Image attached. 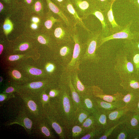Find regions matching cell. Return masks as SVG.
<instances>
[{
    "label": "cell",
    "instance_id": "1",
    "mask_svg": "<svg viewBox=\"0 0 139 139\" xmlns=\"http://www.w3.org/2000/svg\"><path fill=\"white\" fill-rule=\"evenodd\" d=\"M58 86L60 90L59 95L50 100L46 109L56 117L67 131L74 124L76 110L67 84L60 80Z\"/></svg>",
    "mask_w": 139,
    "mask_h": 139
},
{
    "label": "cell",
    "instance_id": "2",
    "mask_svg": "<svg viewBox=\"0 0 139 139\" xmlns=\"http://www.w3.org/2000/svg\"><path fill=\"white\" fill-rule=\"evenodd\" d=\"M72 36L74 43L72 57L69 63L63 67L62 72H71L76 71H79V65L85 52L86 44L81 41L76 27L72 29Z\"/></svg>",
    "mask_w": 139,
    "mask_h": 139
},
{
    "label": "cell",
    "instance_id": "3",
    "mask_svg": "<svg viewBox=\"0 0 139 139\" xmlns=\"http://www.w3.org/2000/svg\"><path fill=\"white\" fill-rule=\"evenodd\" d=\"M101 35V31L100 30L89 32L88 39L85 43V52L82 62L88 61L95 64L99 62L100 58L96 51L98 49L99 40Z\"/></svg>",
    "mask_w": 139,
    "mask_h": 139
},
{
    "label": "cell",
    "instance_id": "4",
    "mask_svg": "<svg viewBox=\"0 0 139 139\" xmlns=\"http://www.w3.org/2000/svg\"><path fill=\"white\" fill-rule=\"evenodd\" d=\"M115 60L114 70L120 79L135 75L133 65L128 59L127 53L124 49L121 50L116 54Z\"/></svg>",
    "mask_w": 139,
    "mask_h": 139
},
{
    "label": "cell",
    "instance_id": "5",
    "mask_svg": "<svg viewBox=\"0 0 139 139\" xmlns=\"http://www.w3.org/2000/svg\"><path fill=\"white\" fill-rule=\"evenodd\" d=\"M72 29L63 22H57L54 25L50 35L56 45H59L73 41L71 34Z\"/></svg>",
    "mask_w": 139,
    "mask_h": 139
},
{
    "label": "cell",
    "instance_id": "6",
    "mask_svg": "<svg viewBox=\"0 0 139 139\" xmlns=\"http://www.w3.org/2000/svg\"><path fill=\"white\" fill-rule=\"evenodd\" d=\"M132 23V21H131L124 26L121 30L108 36L101 37L100 36L99 40L98 49L106 42L112 39H123L133 41L139 40V32H132L131 30Z\"/></svg>",
    "mask_w": 139,
    "mask_h": 139
},
{
    "label": "cell",
    "instance_id": "7",
    "mask_svg": "<svg viewBox=\"0 0 139 139\" xmlns=\"http://www.w3.org/2000/svg\"><path fill=\"white\" fill-rule=\"evenodd\" d=\"M74 45L73 41L57 45L56 48L58 59L63 67L66 66L71 61Z\"/></svg>",
    "mask_w": 139,
    "mask_h": 139
},
{
    "label": "cell",
    "instance_id": "8",
    "mask_svg": "<svg viewBox=\"0 0 139 139\" xmlns=\"http://www.w3.org/2000/svg\"><path fill=\"white\" fill-rule=\"evenodd\" d=\"M80 17L86 19L92 14L95 5L91 0H70Z\"/></svg>",
    "mask_w": 139,
    "mask_h": 139
},
{
    "label": "cell",
    "instance_id": "9",
    "mask_svg": "<svg viewBox=\"0 0 139 139\" xmlns=\"http://www.w3.org/2000/svg\"><path fill=\"white\" fill-rule=\"evenodd\" d=\"M60 80L65 82L69 87L71 98L76 111L82 108L81 98L76 91L72 82L71 73L62 72Z\"/></svg>",
    "mask_w": 139,
    "mask_h": 139
},
{
    "label": "cell",
    "instance_id": "10",
    "mask_svg": "<svg viewBox=\"0 0 139 139\" xmlns=\"http://www.w3.org/2000/svg\"><path fill=\"white\" fill-rule=\"evenodd\" d=\"M45 113V119L54 130L60 138H66V130L65 127L50 111L46 110Z\"/></svg>",
    "mask_w": 139,
    "mask_h": 139
},
{
    "label": "cell",
    "instance_id": "11",
    "mask_svg": "<svg viewBox=\"0 0 139 139\" xmlns=\"http://www.w3.org/2000/svg\"><path fill=\"white\" fill-rule=\"evenodd\" d=\"M91 89L92 93L95 97L107 102L122 100L124 96L122 93L119 92L113 94H108L105 93L100 87L96 85L91 86Z\"/></svg>",
    "mask_w": 139,
    "mask_h": 139
},
{
    "label": "cell",
    "instance_id": "12",
    "mask_svg": "<svg viewBox=\"0 0 139 139\" xmlns=\"http://www.w3.org/2000/svg\"><path fill=\"white\" fill-rule=\"evenodd\" d=\"M119 85L125 91L139 93V78L135 74L120 78Z\"/></svg>",
    "mask_w": 139,
    "mask_h": 139
},
{
    "label": "cell",
    "instance_id": "13",
    "mask_svg": "<svg viewBox=\"0 0 139 139\" xmlns=\"http://www.w3.org/2000/svg\"><path fill=\"white\" fill-rule=\"evenodd\" d=\"M46 0L48 10L51 11L61 18L65 25L71 29L76 27V25L63 10L50 0Z\"/></svg>",
    "mask_w": 139,
    "mask_h": 139
},
{
    "label": "cell",
    "instance_id": "14",
    "mask_svg": "<svg viewBox=\"0 0 139 139\" xmlns=\"http://www.w3.org/2000/svg\"><path fill=\"white\" fill-rule=\"evenodd\" d=\"M56 15L48 10L42 18L40 32L50 35V32L55 23L63 22L60 18H57Z\"/></svg>",
    "mask_w": 139,
    "mask_h": 139
},
{
    "label": "cell",
    "instance_id": "15",
    "mask_svg": "<svg viewBox=\"0 0 139 139\" xmlns=\"http://www.w3.org/2000/svg\"><path fill=\"white\" fill-rule=\"evenodd\" d=\"M130 111L129 109L125 106L108 111V120L110 127L124 120L126 115Z\"/></svg>",
    "mask_w": 139,
    "mask_h": 139
},
{
    "label": "cell",
    "instance_id": "16",
    "mask_svg": "<svg viewBox=\"0 0 139 139\" xmlns=\"http://www.w3.org/2000/svg\"><path fill=\"white\" fill-rule=\"evenodd\" d=\"M63 10L73 21L75 24H78L88 32L91 31L85 26L82 19L78 15L70 0H66Z\"/></svg>",
    "mask_w": 139,
    "mask_h": 139
},
{
    "label": "cell",
    "instance_id": "17",
    "mask_svg": "<svg viewBox=\"0 0 139 139\" xmlns=\"http://www.w3.org/2000/svg\"><path fill=\"white\" fill-rule=\"evenodd\" d=\"M124 119L123 124L129 130L131 134L139 133V113L130 111Z\"/></svg>",
    "mask_w": 139,
    "mask_h": 139
},
{
    "label": "cell",
    "instance_id": "18",
    "mask_svg": "<svg viewBox=\"0 0 139 139\" xmlns=\"http://www.w3.org/2000/svg\"><path fill=\"white\" fill-rule=\"evenodd\" d=\"M78 71H73L71 73V80L76 91L81 97L91 92V86L85 85L80 80L78 76Z\"/></svg>",
    "mask_w": 139,
    "mask_h": 139
},
{
    "label": "cell",
    "instance_id": "19",
    "mask_svg": "<svg viewBox=\"0 0 139 139\" xmlns=\"http://www.w3.org/2000/svg\"><path fill=\"white\" fill-rule=\"evenodd\" d=\"M108 112L98 108L92 114L94 118L96 127L104 131L110 127L108 120Z\"/></svg>",
    "mask_w": 139,
    "mask_h": 139
},
{
    "label": "cell",
    "instance_id": "20",
    "mask_svg": "<svg viewBox=\"0 0 139 139\" xmlns=\"http://www.w3.org/2000/svg\"><path fill=\"white\" fill-rule=\"evenodd\" d=\"M113 3H111L109 7L103 11L110 30V35L120 31L123 27L118 24L114 19L112 9Z\"/></svg>",
    "mask_w": 139,
    "mask_h": 139
},
{
    "label": "cell",
    "instance_id": "21",
    "mask_svg": "<svg viewBox=\"0 0 139 139\" xmlns=\"http://www.w3.org/2000/svg\"><path fill=\"white\" fill-rule=\"evenodd\" d=\"M81 98L82 108L91 114H92L98 109L96 97L91 92Z\"/></svg>",
    "mask_w": 139,
    "mask_h": 139
},
{
    "label": "cell",
    "instance_id": "22",
    "mask_svg": "<svg viewBox=\"0 0 139 139\" xmlns=\"http://www.w3.org/2000/svg\"><path fill=\"white\" fill-rule=\"evenodd\" d=\"M92 14L94 15L100 21L102 25L101 37H106L110 35V30L104 13L102 10L95 6Z\"/></svg>",
    "mask_w": 139,
    "mask_h": 139
},
{
    "label": "cell",
    "instance_id": "23",
    "mask_svg": "<svg viewBox=\"0 0 139 139\" xmlns=\"http://www.w3.org/2000/svg\"><path fill=\"white\" fill-rule=\"evenodd\" d=\"M96 100L98 109L107 111L125 106V104L122 100L109 102L96 97Z\"/></svg>",
    "mask_w": 139,
    "mask_h": 139
},
{
    "label": "cell",
    "instance_id": "24",
    "mask_svg": "<svg viewBox=\"0 0 139 139\" xmlns=\"http://www.w3.org/2000/svg\"><path fill=\"white\" fill-rule=\"evenodd\" d=\"M46 8L48 7L46 0H35L26 13L29 15L34 14L42 18L46 13L45 12Z\"/></svg>",
    "mask_w": 139,
    "mask_h": 139
},
{
    "label": "cell",
    "instance_id": "25",
    "mask_svg": "<svg viewBox=\"0 0 139 139\" xmlns=\"http://www.w3.org/2000/svg\"><path fill=\"white\" fill-rule=\"evenodd\" d=\"M122 99L125 106L132 112L136 107L139 99V93L132 92H127Z\"/></svg>",
    "mask_w": 139,
    "mask_h": 139
},
{
    "label": "cell",
    "instance_id": "26",
    "mask_svg": "<svg viewBox=\"0 0 139 139\" xmlns=\"http://www.w3.org/2000/svg\"><path fill=\"white\" fill-rule=\"evenodd\" d=\"M127 52L128 59L133 65L135 75L139 78V50L124 48Z\"/></svg>",
    "mask_w": 139,
    "mask_h": 139
},
{
    "label": "cell",
    "instance_id": "27",
    "mask_svg": "<svg viewBox=\"0 0 139 139\" xmlns=\"http://www.w3.org/2000/svg\"><path fill=\"white\" fill-rule=\"evenodd\" d=\"M85 134V132L81 126L75 124L71 126L66 131V136L73 139L80 138Z\"/></svg>",
    "mask_w": 139,
    "mask_h": 139
},
{
    "label": "cell",
    "instance_id": "28",
    "mask_svg": "<svg viewBox=\"0 0 139 139\" xmlns=\"http://www.w3.org/2000/svg\"><path fill=\"white\" fill-rule=\"evenodd\" d=\"M91 114L83 108L76 110L75 112L73 125L81 126L84 121Z\"/></svg>",
    "mask_w": 139,
    "mask_h": 139
},
{
    "label": "cell",
    "instance_id": "29",
    "mask_svg": "<svg viewBox=\"0 0 139 139\" xmlns=\"http://www.w3.org/2000/svg\"><path fill=\"white\" fill-rule=\"evenodd\" d=\"M118 127L115 134V138L117 139H126L129 138L131 133L126 126L123 124Z\"/></svg>",
    "mask_w": 139,
    "mask_h": 139
},
{
    "label": "cell",
    "instance_id": "30",
    "mask_svg": "<svg viewBox=\"0 0 139 139\" xmlns=\"http://www.w3.org/2000/svg\"><path fill=\"white\" fill-rule=\"evenodd\" d=\"M104 132L102 130L96 127L80 137L79 139H98L103 134Z\"/></svg>",
    "mask_w": 139,
    "mask_h": 139
},
{
    "label": "cell",
    "instance_id": "31",
    "mask_svg": "<svg viewBox=\"0 0 139 139\" xmlns=\"http://www.w3.org/2000/svg\"><path fill=\"white\" fill-rule=\"evenodd\" d=\"M81 126L85 134L96 127L94 118L92 114L85 119Z\"/></svg>",
    "mask_w": 139,
    "mask_h": 139
},
{
    "label": "cell",
    "instance_id": "32",
    "mask_svg": "<svg viewBox=\"0 0 139 139\" xmlns=\"http://www.w3.org/2000/svg\"><path fill=\"white\" fill-rule=\"evenodd\" d=\"M40 130L42 134L47 138L53 139L56 138L52 132L50 125L46 119L43 121L41 125Z\"/></svg>",
    "mask_w": 139,
    "mask_h": 139
},
{
    "label": "cell",
    "instance_id": "33",
    "mask_svg": "<svg viewBox=\"0 0 139 139\" xmlns=\"http://www.w3.org/2000/svg\"><path fill=\"white\" fill-rule=\"evenodd\" d=\"M35 0H16V5L18 9L27 12L32 6Z\"/></svg>",
    "mask_w": 139,
    "mask_h": 139
},
{
    "label": "cell",
    "instance_id": "34",
    "mask_svg": "<svg viewBox=\"0 0 139 139\" xmlns=\"http://www.w3.org/2000/svg\"><path fill=\"white\" fill-rule=\"evenodd\" d=\"M96 6L102 11L109 7L112 3V0H91Z\"/></svg>",
    "mask_w": 139,
    "mask_h": 139
},
{
    "label": "cell",
    "instance_id": "35",
    "mask_svg": "<svg viewBox=\"0 0 139 139\" xmlns=\"http://www.w3.org/2000/svg\"><path fill=\"white\" fill-rule=\"evenodd\" d=\"M125 121L124 120L114 126L110 127L105 130L103 134L98 138L99 139H106L112 133L113 131L119 125L123 124Z\"/></svg>",
    "mask_w": 139,
    "mask_h": 139
},
{
    "label": "cell",
    "instance_id": "36",
    "mask_svg": "<svg viewBox=\"0 0 139 139\" xmlns=\"http://www.w3.org/2000/svg\"><path fill=\"white\" fill-rule=\"evenodd\" d=\"M124 48H129L139 50V40L133 41L125 40Z\"/></svg>",
    "mask_w": 139,
    "mask_h": 139
},
{
    "label": "cell",
    "instance_id": "37",
    "mask_svg": "<svg viewBox=\"0 0 139 139\" xmlns=\"http://www.w3.org/2000/svg\"><path fill=\"white\" fill-rule=\"evenodd\" d=\"M13 28V25L9 19V18H6L3 25V29L4 32L7 34L11 32Z\"/></svg>",
    "mask_w": 139,
    "mask_h": 139
},
{
    "label": "cell",
    "instance_id": "38",
    "mask_svg": "<svg viewBox=\"0 0 139 139\" xmlns=\"http://www.w3.org/2000/svg\"><path fill=\"white\" fill-rule=\"evenodd\" d=\"M41 24L33 22L30 21V23L28 24V31L29 32H40Z\"/></svg>",
    "mask_w": 139,
    "mask_h": 139
},
{
    "label": "cell",
    "instance_id": "39",
    "mask_svg": "<svg viewBox=\"0 0 139 139\" xmlns=\"http://www.w3.org/2000/svg\"><path fill=\"white\" fill-rule=\"evenodd\" d=\"M60 93V90L58 86L57 89L51 90L48 95L50 100L57 97L59 95Z\"/></svg>",
    "mask_w": 139,
    "mask_h": 139
},
{
    "label": "cell",
    "instance_id": "40",
    "mask_svg": "<svg viewBox=\"0 0 139 139\" xmlns=\"http://www.w3.org/2000/svg\"><path fill=\"white\" fill-rule=\"evenodd\" d=\"M27 105L30 110L33 112H35L37 109V105L33 101L28 99L27 100Z\"/></svg>",
    "mask_w": 139,
    "mask_h": 139
},
{
    "label": "cell",
    "instance_id": "41",
    "mask_svg": "<svg viewBox=\"0 0 139 139\" xmlns=\"http://www.w3.org/2000/svg\"><path fill=\"white\" fill-rule=\"evenodd\" d=\"M53 2L62 10L66 0H50Z\"/></svg>",
    "mask_w": 139,
    "mask_h": 139
},
{
    "label": "cell",
    "instance_id": "42",
    "mask_svg": "<svg viewBox=\"0 0 139 139\" xmlns=\"http://www.w3.org/2000/svg\"><path fill=\"white\" fill-rule=\"evenodd\" d=\"M43 83L40 82H33L31 83L30 85V87L34 89H38L41 87L43 86Z\"/></svg>",
    "mask_w": 139,
    "mask_h": 139
},
{
    "label": "cell",
    "instance_id": "43",
    "mask_svg": "<svg viewBox=\"0 0 139 139\" xmlns=\"http://www.w3.org/2000/svg\"><path fill=\"white\" fill-rule=\"evenodd\" d=\"M23 121L24 125L27 128L29 129L31 128L32 123L30 119L26 118L24 119Z\"/></svg>",
    "mask_w": 139,
    "mask_h": 139
},
{
    "label": "cell",
    "instance_id": "44",
    "mask_svg": "<svg viewBox=\"0 0 139 139\" xmlns=\"http://www.w3.org/2000/svg\"><path fill=\"white\" fill-rule=\"evenodd\" d=\"M10 7H12L16 4V0H0Z\"/></svg>",
    "mask_w": 139,
    "mask_h": 139
},
{
    "label": "cell",
    "instance_id": "45",
    "mask_svg": "<svg viewBox=\"0 0 139 139\" xmlns=\"http://www.w3.org/2000/svg\"><path fill=\"white\" fill-rule=\"evenodd\" d=\"M29 72L31 74L34 75H39L42 73L41 70L34 68H31L29 70Z\"/></svg>",
    "mask_w": 139,
    "mask_h": 139
},
{
    "label": "cell",
    "instance_id": "46",
    "mask_svg": "<svg viewBox=\"0 0 139 139\" xmlns=\"http://www.w3.org/2000/svg\"><path fill=\"white\" fill-rule=\"evenodd\" d=\"M55 69V66L52 63L48 64L46 66V70L48 72H53Z\"/></svg>",
    "mask_w": 139,
    "mask_h": 139
},
{
    "label": "cell",
    "instance_id": "47",
    "mask_svg": "<svg viewBox=\"0 0 139 139\" xmlns=\"http://www.w3.org/2000/svg\"><path fill=\"white\" fill-rule=\"evenodd\" d=\"M133 5L139 10V0H128Z\"/></svg>",
    "mask_w": 139,
    "mask_h": 139
},
{
    "label": "cell",
    "instance_id": "48",
    "mask_svg": "<svg viewBox=\"0 0 139 139\" xmlns=\"http://www.w3.org/2000/svg\"><path fill=\"white\" fill-rule=\"evenodd\" d=\"M12 73L13 76L16 78L19 79L21 77V75L20 73L17 70H13Z\"/></svg>",
    "mask_w": 139,
    "mask_h": 139
},
{
    "label": "cell",
    "instance_id": "49",
    "mask_svg": "<svg viewBox=\"0 0 139 139\" xmlns=\"http://www.w3.org/2000/svg\"><path fill=\"white\" fill-rule=\"evenodd\" d=\"M28 47V45L27 43H24L20 46L19 47V49L21 51H23L27 49Z\"/></svg>",
    "mask_w": 139,
    "mask_h": 139
},
{
    "label": "cell",
    "instance_id": "50",
    "mask_svg": "<svg viewBox=\"0 0 139 139\" xmlns=\"http://www.w3.org/2000/svg\"><path fill=\"white\" fill-rule=\"evenodd\" d=\"M19 58V56L18 55H13L10 56L9 57V59L11 61H14L17 60Z\"/></svg>",
    "mask_w": 139,
    "mask_h": 139
},
{
    "label": "cell",
    "instance_id": "51",
    "mask_svg": "<svg viewBox=\"0 0 139 139\" xmlns=\"http://www.w3.org/2000/svg\"><path fill=\"white\" fill-rule=\"evenodd\" d=\"M132 112L139 113V99L136 107Z\"/></svg>",
    "mask_w": 139,
    "mask_h": 139
},
{
    "label": "cell",
    "instance_id": "52",
    "mask_svg": "<svg viewBox=\"0 0 139 139\" xmlns=\"http://www.w3.org/2000/svg\"><path fill=\"white\" fill-rule=\"evenodd\" d=\"M14 88L12 87H10L7 88L6 90V92L9 93L13 92L14 91Z\"/></svg>",
    "mask_w": 139,
    "mask_h": 139
},
{
    "label": "cell",
    "instance_id": "53",
    "mask_svg": "<svg viewBox=\"0 0 139 139\" xmlns=\"http://www.w3.org/2000/svg\"><path fill=\"white\" fill-rule=\"evenodd\" d=\"M5 97L3 95L1 94L0 95V101L2 102L4 101L5 99Z\"/></svg>",
    "mask_w": 139,
    "mask_h": 139
},
{
    "label": "cell",
    "instance_id": "54",
    "mask_svg": "<svg viewBox=\"0 0 139 139\" xmlns=\"http://www.w3.org/2000/svg\"><path fill=\"white\" fill-rule=\"evenodd\" d=\"M3 50V46L2 44L0 45V54H1Z\"/></svg>",
    "mask_w": 139,
    "mask_h": 139
},
{
    "label": "cell",
    "instance_id": "55",
    "mask_svg": "<svg viewBox=\"0 0 139 139\" xmlns=\"http://www.w3.org/2000/svg\"><path fill=\"white\" fill-rule=\"evenodd\" d=\"M2 80V77H0V82H1Z\"/></svg>",
    "mask_w": 139,
    "mask_h": 139
},
{
    "label": "cell",
    "instance_id": "56",
    "mask_svg": "<svg viewBox=\"0 0 139 139\" xmlns=\"http://www.w3.org/2000/svg\"><path fill=\"white\" fill-rule=\"evenodd\" d=\"M116 0H112V2H114V1H116Z\"/></svg>",
    "mask_w": 139,
    "mask_h": 139
}]
</instances>
